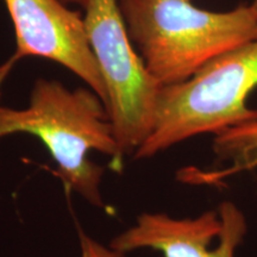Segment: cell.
<instances>
[{"instance_id":"cell-1","label":"cell","mask_w":257,"mask_h":257,"mask_svg":"<svg viewBox=\"0 0 257 257\" xmlns=\"http://www.w3.org/2000/svg\"><path fill=\"white\" fill-rule=\"evenodd\" d=\"M15 134L37 137L55 161V174L67 191L93 206L105 207L100 191L105 169L88 154L110 156L115 172H121L124 155L107 107L94 92L69 91L57 81L37 80L28 107L0 106V138Z\"/></svg>"},{"instance_id":"cell-2","label":"cell","mask_w":257,"mask_h":257,"mask_svg":"<svg viewBox=\"0 0 257 257\" xmlns=\"http://www.w3.org/2000/svg\"><path fill=\"white\" fill-rule=\"evenodd\" d=\"M128 36L161 86L181 83L205 64L257 38L251 5L225 12L192 0H118Z\"/></svg>"},{"instance_id":"cell-3","label":"cell","mask_w":257,"mask_h":257,"mask_svg":"<svg viewBox=\"0 0 257 257\" xmlns=\"http://www.w3.org/2000/svg\"><path fill=\"white\" fill-rule=\"evenodd\" d=\"M257 87V38L221 54L188 80L160 91L155 120L135 152L149 159L202 134H219L257 120L248 98Z\"/></svg>"},{"instance_id":"cell-4","label":"cell","mask_w":257,"mask_h":257,"mask_svg":"<svg viewBox=\"0 0 257 257\" xmlns=\"http://www.w3.org/2000/svg\"><path fill=\"white\" fill-rule=\"evenodd\" d=\"M86 36L107 92V111L121 154H135L152 131L162 86L133 46L118 0H88Z\"/></svg>"},{"instance_id":"cell-5","label":"cell","mask_w":257,"mask_h":257,"mask_svg":"<svg viewBox=\"0 0 257 257\" xmlns=\"http://www.w3.org/2000/svg\"><path fill=\"white\" fill-rule=\"evenodd\" d=\"M248 231L244 213L232 201L195 218L142 213L133 226L115 236L110 246L123 253L153 249L163 257H236Z\"/></svg>"},{"instance_id":"cell-6","label":"cell","mask_w":257,"mask_h":257,"mask_svg":"<svg viewBox=\"0 0 257 257\" xmlns=\"http://www.w3.org/2000/svg\"><path fill=\"white\" fill-rule=\"evenodd\" d=\"M16 32V60L43 57L68 68L107 107V92L79 12L62 0H4Z\"/></svg>"},{"instance_id":"cell-7","label":"cell","mask_w":257,"mask_h":257,"mask_svg":"<svg viewBox=\"0 0 257 257\" xmlns=\"http://www.w3.org/2000/svg\"><path fill=\"white\" fill-rule=\"evenodd\" d=\"M214 152L220 159L230 160L224 169L226 176L257 168V120L218 134L213 141Z\"/></svg>"},{"instance_id":"cell-8","label":"cell","mask_w":257,"mask_h":257,"mask_svg":"<svg viewBox=\"0 0 257 257\" xmlns=\"http://www.w3.org/2000/svg\"><path fill=\"white\" fill-rule=\"evenodd\" d=\"M79 242L81 257H126V253L117 251L111 246L102 245L81 229L79 230Z\"/></svg>"},{"instance_id":"cell-9","label":"cell","mask_w":257,"mask_h":257,"mask_svg":"<svg viewBox=\"0 0 257 257\" xmlns=\"http://www.w3.org/2000/svg\"><path fill=\"white\" fill-rule=\"evenodd\" d=\"M16 62H17V60L12 56L9 61H6L5 63H3L2 66H0V88H2L3 82H4L5 79L8 78V75L10 74V72H11V69L14 68Z\"/></svg>"},{"instance_id":"cell-10","label":"cell","mask_w":257,"mask_h":257,"mask_svg":"<svg viewBox=\"0 0 257 257\" xmlns=\"http://www.w3.org/2000/svg\"><path fill=\"white\" fill-rule=\"evenodd\" d=\"M64 3H73V4H76L79 6H82V8H86L88 0H62Z\"/></svg>"},{"instance_id":"cell-11","label":"cell","mask_w":257,"mask_h":257,"mask_svg":"<svg viewBox=\"0 0 257 257\" xmlns=\"http://www.w3.org/2000/svg\"><path fill=\"white\" fill-rule=\"evenodd\" d=\"M253 8V10H255L256 11V14H257V0H252L251 2V4H250Z\"/></svg>"}]
</instances>
